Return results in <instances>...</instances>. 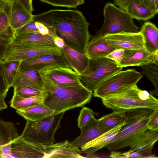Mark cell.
I'll return each mask as SVG.
<instances>
[{"label": "cell", "instance_id": "obj_1", "mask_svg": "<svg viewBox=\"0 0 158 158\" xmlns=\"http://www.w3.org/2000/svg\"><path fill=\"white\" fill-rule=\"evenodd\" d=\"M33 19L52 27L66 45L85 53L91 35L89 23L80 10L54 9L34 15Z\"/></svg>", "mask_w": 158, "mask_h": 158}, {"label": "cell", "instance_id": "obj_2", "mask_svg": "<svg viewBox=\"0 0 158 158\" xmlns=\"http://www.w3.org/2000/svg\"><path fill=\"white\" fill-rule=\"evenodd\" d=\"M43 82V103L56 114L82 107L90 102L93 91L82 85L65 87L40 76Z\"/></svg>", "mask_w": 158, "mask_h": 158}, {"label": "cell", "instance_id": "obj_3", "mask_svg": "<svg viewBox=\"0 0 158 158\" xmlns=\"http://www.w3.org/2000/svg\"><path fill=\"white\" fill-rule=\"evenodd\" d=\"M153 110L140 108L125 111L126 123L114 138L103 147L111 151L125 147L131 148L152 131L146 126Z\"/></svg>", "mask_w": 158, "mask_h": 158}, {"label": "cell", "instance_id": "obj_4", "mask_svg": "<svg viewBox=\"0 0 158 158\" xmlns=\"http://www.w3.org/2000/svg\"><path fill=\"white\" fill-rule=\"evenodd\" d=\"M103 104L113 110L126 111L140 108L158 110V100L137 85L122 92L102 98Z\"/></svg>", "mask_w": 158, "mask_h": 158}, {"label": "cell", "instance_id": "obj_5", "mask_svg": "<svg viewBox=\"0 0 158 158\" xmlns=\"http://www.w3.org/2000/svg\"><path fill=\"white\" fill-rule=\"evenodd\" d=\"M64 113L52 114L37 121L27 120L20 136L35 143L46 145L53 144L55 141V134L61 126L60 122Z\"/></svg>", "mask_w": 158, "mask_h": 158}, {"label": "cell", "instance_id": "obj_6", "mask_svg": "<svg viewBox=\"0 0 158 158\" xmlns=\"http://www.w3.org/2000/svg\"><path fill=\"white\" fill-rule=\"evenodd\" d=\"M103 15V24L92 39L122 32H139V29L134 23L132 17L114 4L110 2L106 3L104 7Z\"/></svg>", "mask_w": 158, "mask_h": 158}, {"label": "cell", "instance_id": "obj_7", "mask_svg": "<svg viewBox=\"0 0 158 158\" xmlns=\"http://www.w3.org/2000/svg\"><path fill=\"white\" fill-rule=\"evenodd\" d=\"M122 69L106 57L89 59L87 68L78 77L81 84L89 90L93 91L103 81Z\"/></svg>", "mask_w": 158, "mask_h": 158}, {"label": "cell", "instance_id": "obj_8", "mask_svg": "<svg viewBox=\"0 0 158 158\" xmlns=\"http://www.w3.org/2000/svg\"><path fill=\"white\" fill-rule=\"evenodd\" d=\"M143 77L134 69L121 70L103 81L94 91L93 95L102 98L124 91L133 87Z\"/></svg>", "mask_w": 158, "mask_h": 158}, {"label": "cell", "instance_id": "obj_9", "mask_svg": "<svg viewBox=\"0 0 158 158\" xmlns=\"http://www.w3.org/2000/svg\"><path fill=\"white\" fill-rule=\"evenodd\" d=\"M44 55H61L60 48L55 46H27L11 42L7 46L5 60L22 61Z\"/></svg>", "mask_w": 158, "mask_h": 158}, {"label": "cell", "instance_id": "obj_10", "mask_svg": "<svg viewBox=\"0 0 158 158\" xmlns=\"http://www.w3.org/2000/svg\"><path fill=\"white\" fill-rule=\"evenodd\" d=\"M39 72L40 76L60 85L71 87L82 85L78 74L68 66H49Z\"/></svg>", "mask_w": 158, "mask_h": 158}, {"label": "cell", "instance_id": "obj_11", "mask_svg": "<svg viewBox=\"0 0 158 158\" xmlns=\"http://www.w3.org/2000/svg\"><path fill=\"white\" fill-rule=\"evenodd\" d=\"M44 145L19 136L11 142V153L9 158H44Z\"/></svg>", "mask_w": 158, "mask_h": 158}, {"label": "cell", "instance_id": "obj_12", "mask_svg": "<svg viewBox=\"0 0 158 158\" xmlns=\"http://www.w3.org/2000/svg\"><path fill=\"white\" fill-rule=\"evenodd\" d=\"M104 37L106 40L116 49L125 50L144 48L143 36L139 31L109 34Z\"/></svg>", "mask_w": 158, "mask_h": 158}, {"label": "cell", "instance_id": "obj_13", "mask_svg": "<svg viewBox=\"0 0 158 158\" xmlns=\"http://www.w3.org/2000/svg\"><path fill=\"white\" fill-rule=\"evenodd\" d=\"M158 62V53L153 54L144 48L124 50L122 60L118 65L121 67L140 66L147 64Z\"/></svg>", "mask_w": 158, "mask_h": 158}, {"label": "cell", "instance_id": "obj_14", "mask_svg": "<svg viewBox=\"0 0 158 158\" xmlns=\"http://www.w3.org/2000/svg\"><path fill=\"white\" fill-rule=\"evenodd\" d=\"M82 151L68 140L44 145V158H82Z\"/></svg>", "mask_w": 158, "mask_h": 158}, {"label": "cell", "instance_id": "obj_15", "mask_svg": "<svg viewBox=\"0 0 158 158\" xmlns=\"http://www.w3.org/2000/svg\"><path fill=\"white\" fill-rule=\"evenodd\" d=\"M53 65L68 66L62 54L42 55L20 61L19 67L39 71L45 67Z\"/></svg>", "mask_w": 158, "mask_h": 158}, {"label": "cell", "instance_id": "obj_16", "mask_svg": "<svg viewBox=\"0 0 158 158\" xmlns=\"http://www.w3.org/2000/svg\"><path fill=\"white\" fill-rule=\"evenodd\" d=\"M10 26L15 31L23 27L32 19L34 15L17 0L8 5H6Z\"/></svg>", "mask_w": 158, "mask_h": 158}, {"label": "cell", "instance_id": "obj_17", "mask_svg": "<svg viewBox=\"0 0 158 158\" xmlns=\"http://www.w3.org/2000/svg\"><path fill=\"white\" fill-rule=\"evenodd\" d=\"M25 86L42 91L43 82L38 71L19 67L15 77L12 87Z\"/></svg>", "mask_w": 158, "mask_h": 158}, {"label": "cell", "instance_id": "obj_18", "mask_svg": "<svg viewBox=\"0 0 158 158\" xmlns=\"http://www.w3.org/2000/svg\"><path fill=\"white\" fill-rule=\"evenodd\" d=\"M126 123V121L82 146L81 147V151L86 154V157H94L98 150L103 148L114 138Z\"/></svg>", "mask_w": 158, "mask_h": 158}, {"label": "cell", "instance_id": "obj_19", "mask_svg": "<svg viewBox=\"0 0 158 158\" xmlns=\"http://www.w3.org/2000/svg\"><path fill=\"white\" fill-rule=\"evenodd\" d=\"M68 66L78 75L81 74L87 68L89 58L85 54L81 53L65 45L60 48Z\"/></svg>", "mask_w": 158, "mask_h": 158}, {"label": "cell", "instance_id": "obj_20", "mask_svg": "<svg viewBox=\"0 0 158 158\" xmlns=\"http://www.w3.org/2000/svg\"><path fill=\"white\" fill-rule=\"evenodd\" d=\"M80 129L81 131L80 136L70 142L73 145L78 148L106 132L100 127L98 119L94 117Z\"/></svg>", "mask_w": 158, "mask_h": 158}, {"label": "cell", "instance_id": "obj_21", "mask_svg": "<svg viewBox=\"0 0 158 158\" xmlns=\"http://www.w3.org/2000/svg\"><path fill=\"white\" fill-rule=\"evenodd\" d=\"M57 36L51 34L31 33L23 35L15 36L11 40L15 44L27 46H56L54 41Z\"/></svg>", "mask_w": 158, "mask_h": 158}, {"label": "cell", "instance_id": "obj_22", "mask_svg": "<svg viewBox=\"0 0 158 158\" xmlns=\"http://www.w3.org/2000/svg\"><path fill=\"white\" fill-rule=\"evenodd\" d=\"M115 49L106 40L104 36L91 38L88 43L85 54L89 59L104 57Z\"/></svg>", "mask_w": 158, "mask_h": 158}, {"label": "cell", "instance_id": "obj_23", "mask_svg": "<svg viewBox=\"0 0 158 158\" xmlns=\"http://www.w3.org/2000/svg\"><path fill=\"white\" fill-rule=\"evenodd\" d=\"M139 32L143 36L145 50L152 54L158 53V29L155 25L150 21L146 22Z\"/></svg>", "mask_w": 158, "mask_h": 158}, {"label": "cell", "instance_id": "obj_24", "mask_svg": "<svg viewBox=\"0 0 158 158\" xmlns=\"http://www.w3.org/2000/svg\"><path fill=\"white\" fill-rule=\"evenodd\" d=\"M16 112L26 120L35 121L54 114V111L43 103L22 110H16Z\"/></svg>", "mask_w": 158, "mask_h": 158}, {"label": "cell", "instance_id": "obj_25", "mask_svg": "<svg viewBox=\"0 0 158 158\" xmlns=\"http://www.w3.org/2000/svg\"><path fill=\"white\" fill-rule=\"evenodd\" d=\"M133 19L147 21L153 19L156 14L143 5L140 0H131L125 10Z\"/></svg>", "mask_w": 158, "mask_h": 158}, {"label": "cell", "instance_id": "obj_26", "mask_svg": "<svg viewBox=\"0 0 158 158\" xmlns=\"http://www.w3.org/2000/svg\"><path fill=\"white\" fill-rule=\"evenodd\" d=\"M34 33H40L43 35L51 34L57 36L52 27H48L32 19L27 23L16 30L15 31V36Z\"/></svg>", "mask_w": 158, "mask_h": 158}, {"label": "cell", "instance_id": "obj_27", "mask_svg": "<svg viewBox=\"0 0 158 158\" xmlns=\"http://www.w3.org/2000/svg\"><path fill=\"white\" fill-rule=\"evenodd\" d=\"M158 140V130L153 131L130 149L139 153L143 158H148Z\"/></svg>", "mask_w": 158, "mask_h": 158}, {"label": "cell", "instance_id": "obj_28", "mask_svg": "<svg viewBox=\"0 0 158 158\" xmlns=\"http://www.w3.org/2000/svg\"><path fill=\"white\" fill-rule=\"evenodd\" d=\"M98 119L100 127L105 131H109L127 120L125 111L113 110Z\"/></svg>", "mask_w": 158, "mask_h": 158}, {"label": "cell", "instance_id": "obj_29", "mask_svg": "<svg viewBox=\"0 0 158 158\" xmlns=\"http://www.w3.org/2000/svg\"><path fill=\"white\" fill-rule=\"evenodd\" d=\"M19 136L13 123L0 118V146L11 143Z\"/></svg>", "mask_w": 158, "mask_h": 158}, {"label": "cell", "instance_id": "obj_30", "mask_svg": "<svg viewBox=\"0 0 158 158\" xmlns=\"http://www.w3.org/2000/svg\"><path fill=\"white\" fill-rule=\"evenodd\" d=\"M42 92L38 95L27 98H20L14 95L10 102L11 107L16 110L25 109L43 103Z\"/></svg>", "mask_w": 158, "mask_h": 158}, {"label": "cell", "instance_id": "obj_31", "mask_svg": "<svg viewBox=\"0 0 158 158\" xmlns=\"http://www.w3.org/2000/svg\"><path fill=\"white\" fill-rule=\"evenodd\" d=\"M20 61L5 60L2 62L1 69L4 81L9 89L12 87L15 77L19 67Z\"/></svg>", "mask_w": 158, "mask_h": 158}, {"label": "cell", "instance_id": "obj_32", "mask_svg": "<svg viewBox=\"0 0 158 158\" xmlns=\"http://www.w3.org/2000/svg\"><path fill=\"white\" fill-rule=\"evenodd\" d=\"M143 73L152 82L154 86L149 91L152 95H158V62H152L140 66Z\"/></svg>", "mask_w": 158, "mask_h": 158}, {"label": "cell", "instance_id": "obj_33", "mask_svg": "<svg viewBox=\"0 0 158 158\" xmlns=\"http://www.w3.org/2000/svg\"><path fill=\"white\" fill-rule=\"evenodd\" d=\"M0 36L11 40L15 36V32L10 26L5 6L0 10Z\"/></svg>", "mask_w": 158, "mask_h": 158}, {"label": "cell", "instance_id": "obj_34", "mask_svg": "<svg viewBox=\"0 0 158 158\" xmlns=\"http://www.w3.org/2000/svg\"><path fill=\"white\" fill-rule=\"evenodd\" d=\"M55 6L75 8L83 4L84 0H39Z\"/></svg>", "mask_w": 158, "mask_h": 158}, {"label": "cell", "instance_id": "obj_35", "mask_svg": "<svg viewBox=\"0 0 158 158\" xmlns=\"http://www.w3.org/2000/svg\"><path fill=\"white\" fill-rule=\"evenodd\" d=\"M42 91L25 86L14 88V95L20 98H25L34 96L40 94Z\"/></svg>", "mask_w": 158, "mask_h": 158}, {"label": "cell", "instance_id": "obj_36", "mask_svg": "<svg viewBox=\"0 0 158 158\" xmlns=\"http://www.w3.org/2000/svg\"><path fill=\"white\" fill-rule=\"evenodd\" d=\"M94 117L93 111L86 107H83L80 111L77 119V126L80 128L86 124Z\"/></svg>", "mask_w": 158, "mask_h": 158}, {"label": "cell", "instance_id": "obj_37", "mask_svg": "<svg viewBox=\"0 0 158 158\" xmlns=\"http://www.w3.org/2000/svg\"><path fill=\"white\" fill-rule=\"evenodd\" d=\"M110 156L112 158H143L139 153L130 149L124 152H121L116 150L112 151Z\"/></svg>", "mask_w": 158, "mask_h": 158}, {"label": "cell", "instance_id": "obj_38", "mask_svg": "<svg viewBox=\"0 0 158 158\" xmlns=\"http://www.w3.org/2000/svg\"><path fill=\"white\" fill-rule=\"evenodd\" d=\"M148 128L152 131L158 130V110H153L146 123Z\"/></svg>", "mask_w": 158, "mask_h": 158}, {"label": "cell", "instance_id": "obj_39", "mask_svg": "<svg viewBox=\"0 0 158 158\" xmlns=\"http://www.w3.org/2000/svg\"><path fill=\"white\" fill-rule=\"evenodd\" d=\"M124 50L122 49H116L107 56L106 57L119 64L123 57Z\"/></svg>", "mask_w": 158, "mask_h": 158}, {"label": "cell", "instance_id": "obj_40", "mask_svg": "<svg viewBox=\"0 0 158 158\" xmlns=\"http://www.w3.org/2000/svg\"><path fill=\"white\" fill-rule=\"evenodd\" d=\"M11 42V40L0 36V62L5 60V54L6 47Z\"/></svg>", "mask_w": 158, "mask_h": 158}, {"label": "cell", "instance_id": "obj_41", "mask_svg": "<svg viewBox=\"0 0 158 158\" xmlns=\"http://www.w3.org/2000/svg\"><path fill=\"white\" fill-rule=\"evenodd\" d=\"M0 62V97L5 98L9 89L3 78L1 69V64Z\"/></svg>", "mask_w": 158, "mask_h": 158}, {"label": "cell", "instance_id": "obj_42", "mask_svg": "<svg viewBox=\"0 0 158 158\" xmlns=\"http://www.w3.org/2000/svg\"><path fill=\"white\" fill-rule=\"evenodd\" d=\"M2 158H9L11 153V143L0 146Z\"/></svg>", "mask_w": 158, "mask_h": 158}, {"label": "cell", "instance_id": "obj_43", "mask_svg": "<svg viewBox=\"0 0 158 158\" xmlns=\"http://www.w3.org/2000/svg\"><path fill=\"white\" fill-rule=\"evenodd\" d=\"M142 4L157 14L158 11L155 7L154 0H140Z\"/></svg>", "mask_w": 158, "mask_h": 158}, {"label": "cell", "instance_id": "obj_44", "mask_svg": "<svg viewBox=\"0 0 158 158\" xmlns=\"http://www.w3.org/2000/svg\"><path fill=\"white\" fill-rule=\"evenodd\" d=\"M20 2L30 13L34 11L32 6V0H17Z\"/></svg>", "mask_w": 158, "mask_h": 158}, {"label": "cell", "instance_id": "obj_45", "mask_svg": "<svg viewBox=\"0 0 158 158\" xmlns=\"http://www.w3.org/2000/svg\"><path fill=\"white\" fill-rule=\"evenodd\" d=\"M131 0H113L114 4L117 5L120 9L125 11L126 8Z\"/></svg>", "mask_w": 158, "mask_h": 158}, {"label": "cell", "instance_id": "obj_46", "mask_svg": "<svg viewBox=\"0 0 158 158\" xmlns=\"http://www.w3.org/2000/svg\"><path fill=\"white\" fill-rule=\"evenodd\" d=\"M54 41L55 45L60 48H63L66 45L64 40L57 36L54 38Z\"/></svg>", "mask_w": 158, "mask_h": 158}, {"label": "cell", "instance_id": "obj_47", "mask_svg": "<svg viewBox=\"0 0 158 158\" xmlns=\"http://www.w3.org/2000/svg\"><path fill=\"white\" fill-rule=\"evenodd\" d=\"M4 100V98L0 97V111L5 110L8 108Z\"/></svg>", "mask_w": 158, "mask_h": 158}, {"label": "cell", "instance_id": "obj_48", "mask_svg": "<svg viewBox=\"0 0 158 158\" xmlns=\"http://www.w3.org/2000/svg\"><path fill=\"white\" fill-rule=\"evenodd\" d=\"M6 5H8L11 4L15 0H1Z\"/></svg>", "mask_w": 158, "mask_h": 158}, {"label": "cell", "instance_id": "obj_49", "mask_svg": "<svg viewBox=\"0 0 158 158\" xmlns=\"http://www.w3.org/2000/svg\"><path fill=\"white\" fill-rule=\"evenodd\" d=\"M6 6V5L3 2L0 0V10L3 9Z\"/></svg>", "mask_w": 158, "mask_h": 158}, {"label": "cell", "instance_id": "obj_50", "mask_svg": "<svg viewBox=\"0 0 158 158\" xmlns=\"http://www.w3.org/2000/svg\"><path fill=\"white\" fill-rule=\"evenodd\" d=\"M154 2L156 8L158 11V0H154Z\"/></svg>", "mask_w": 158, "mask_h": 158}, {"label": "cell", "instance_id": "obj_51", "mask_svg": "<svg viewBox=\"0 0 158 158\" xmlns=\"http://www.w3.org/2000/svg\"><path fill=\"white\" fill-rule=\"evenodd\" d=\"M0 158H2V155L0 151Z\"/></svg>", "mask_w": 158, "mask_h": 158}]
</instances>
